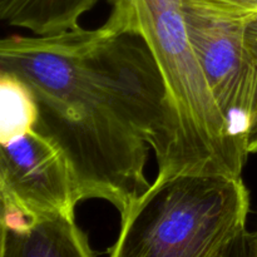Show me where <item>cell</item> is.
<instances>
[{
  "label": "cell",
  "mask_w": 257,
  "mask_h": 257,
  "mask_svg": "<svg viewBox=\"0 0 257 257\" xmlns=\"http://www.w3.org/2000/svg\"><path fill=\"white\" fill-rule=\"evenodd\" d=\"M0 70L28 85L35 130L67 156L83 200L112 203L120 216L150 187V148L168 165L175 123L150 48L136 33L100 28L0 42Z\"/></svg>",
  "instance_id": "1"
},
{
  "label": "cell",
  "mask_w": 257,
  "mask_h": 257,
  "mask_svg": "<svg viewBox=\"0 0 257 257\" xmlns=\"http://www.w3.org/2000/svg\"><path fill=\"white\" fill-rule=\"evenodd\" d=\"M105 24L141 35L163 78L175 140L168 165L157 177H241L248 153L213 98L188 39L181 0H112Z\"/></svg>",
  "instance_id": "2"
},
{
  "label": "cell",
  "mask_w": 257,
  "mask_h": 257,
  "mask_svg": "<svg viewBox=\"0 0 257 257\" xmlns=\"http://www.w3.org/2000/svg\"><path fill=\"white\" fill-rule=\"evenodd\" d=\"M248 210L241 177H156L120 216L109 257H215L246 227Z\"/></svg>",
  "instance_id": "3"
},
{
  "label": "cell",
  "mask_w": 257,
  "mask_h": 257,
  "mask_svg": "<svg viewBox=\"0 0 257 257\" xmlns=\"http://www.w3.org/2000/svg\"><path fill=\"white\" fill-rule=\"evenodd\" d=\"M181 8L188 39L213 98L233 137L247 151L252 67L245 27L253 12L223 0H181Z\"/></svg>",
  "instance_id": "4"
},
{
  "label": "cell",
  "mask_w": 257,
  "mask_h": 257,
  "mask_svg": "<svg viewBox=\"0 0 257 257\" xmlns=\"http://www.w3.org/2000/svg\"><path fill=\"white\" fill-rule=\"evenodd\" d=\"M0 195L2 203L15 206L33 222L74 216L83 201L65 153L35 128L0 143Z\"/></svg>",
  "instance_id": "5"
},
{
  "label": "cell",
  "mask_w": 257,
  "mask_h": 257,
  "mask_svg": "<svg viewBox=\"0 0 257 257\" xmlns=\"http://www.w3.org/2000/svg\"><path fill=\"white\" fill-rule=\"evenodd\" d=\"M0 257H94L74 216L39 220L24 232L2 228Z\"/></svg>",
  "instance_id": "6"
},
{
  "label": "cell",
  "mask_w": 257,
  "mask_h": 257,
  "mask_svg": "<svg viewBox=\"0 0 257 257\" xmlns=\"http://www.w3.org/2000/svg\"><path fill=\"white\" fill-rule=\"evenodd\" d=\"M98 0H0V18L13 27L45 37L79 28V18Z\"/></svg>",
  "instance_id": "7"
},
{
  "label": "cell",
  "mask_w": 257,
  "mask_h": 257,
  "mask_svg": "<svg viewBox=\"0 0 257 257\" xmlns=\"http://www.w3.org/2000/svg\"><path fill=\"white\" fill-rule=\"evenodd\" d=\"M37 120V103L28 85L0 70V143L33 130Z\"/></svg>",
  "instance_id": "8"
},
{
  "label": "cell",
  "mask_w": 257,
  "mask_h": 257,
  "mask_svg": "<svg viewBox=\"0 0 257 257\" xmlns=\"http://www.w3.org/2000/svg\"><path fill=\"white\" fill-rule=\"evenodd\" d=\"M245 45L252 67V95L246 145L248 155L257 152V12L248 17L245 27Z\"/></svg>",
  "instance_id": "9"
},
{
  "label": "cell",
  "mask_w": 257,
  "mask_h": 257,
  "mask_svg": "<svg viewBox=\"0 0 257 257\" xmlns=\"http://www.w3.org/2000/svg\"><path fill=\"white\" fill-rule=\"evenodd\" d=\"M215 257H257V233L242 228Z\"/></svg>",
  "instance_id": "10"
},
{
  "label": "cell",
  "mask_w": 257,
  "mask_h": 257,
  "mask_svg": "<svg viewBox=\"0 0 257 257\" xmlns=\"http://www.w3.org/2000/svg\"><path fill=\"white\" fill-rule=\"evenodd\" d=\"M223 2L238 5V7H242L245 8V9L252 10V12H256L257 10V0H223Z\"/></svg>",
  "instance_id": "11"
},
{
  "label": "cell",
  "mask_w": 257,
  "mask_h": 257,
  "mask_svg": "<svg viewBox=\"0 0 257 257\" xmlns=\"http://www.w3.org/2000/svg\"><path fill=\"white\" fill-rule=\"evenodd\" d=\"M256 233H257V231H256Z\"/></svg>",
  "instance_id": "12"
}]
</instances>
